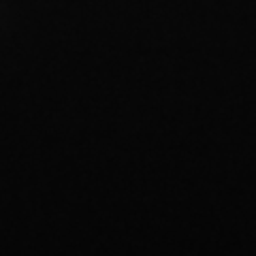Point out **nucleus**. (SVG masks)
I'll list each match as a JSON object with an SVG mask.
<instances>
[]
</instances>
